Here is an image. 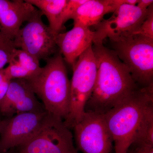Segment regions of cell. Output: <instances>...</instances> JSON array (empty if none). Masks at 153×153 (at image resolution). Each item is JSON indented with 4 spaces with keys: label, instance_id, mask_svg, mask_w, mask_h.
<instances>
[{
    "label": "cell",
    "instance_id": "cell-1",
    "mask_svg": "<svg viewBox=\"0 0 153 153\" xmlns=\"http://www.w3.org/2000/svg\"><path fill=\"white\" fill-rule=\"evenodd\" d=\"M92 47L97 62V72L85 111L103 115L140 87L113 50L103 44H93Z\"/></svg>",
    "mask_w": 153,
    "mask_h": 153
},
{
    "label": "cell",
    "instance_id": "cell-2",
    "mask_svg": "<svg viewBox=\"0 0 153 153\" xmlns=\"http://www.w3.org/2000/svg\"><path fill=\"white\" fill-rule=\"evenodd\" d=\"M153 106V85L139 88L103 114L115 153H126L148 110Z\"/></svg>",
    "mask_w": 153,
    "mask_h": 153
},
{
    "label": "cell",
    "instance_id": "cell-3",
    "mask_svg": "<svg viewBox=\"0 0 153 153\" xmlns=\"http://www.w3.org/2000/svg\"><path fill=\"white\" fill-rule=\"evenodd\" d=\"M46 61L40 72L27 80L46 111L64 121L69 112L70 95L65 61L58 51Z\"/></svg>",
    "mask_w": 153,
    "mask_h": 153
},
{
    "label": "cell",
    "instance_id": "cell-4",
    "mask_svg": "<svg viewBox=\"0 0 153 153\" xmlns=\"http://www.w3.org/2000/svg\"><path fill=\"white\" fill-rule=\"evenodd\" d=\"M92 46L80 55L72 66L69 112L64 121L65 125L70 129L81 120L85 114V105L95 85L97 64Z\"/></svg>",
    "mask_w": 153,
    "mask_h": 153
},
{
    "label": "cell",
    "instance_id": "cell-5",
    "mask_svg": "<svg viewBox=\"0 0 153 153\" xmlns=\"http://www.w3.org/2000/svg\"><path fill=\"white\" fill-rule=\"evenodd\" d=\"M111 43L114 51L138 86L153 85V39L133 35Z\"/></svg>",
    "mask_w": 153,
    "mask_h": 153
},
{
    "label": "cell",
    "instance_id": "cell-6",
    "mask_svg": "<svg viewBox=\"0 0 153 153\" xmlns=\"http://www.w3.org/2000/svg\"><path fill=\"white\" fill-rule=\"evenodd\" d=\"M43 14L37 9L19 30L13 40L14 46L28 52L40 61L47 60L58 52L57 36L42 20Z\"/></svg>",
    "mask_w": 153,
    "mask_h": 153
},
{
    "label": "cell",
    "instance_id": "cell-7",
    "mask_svg": "<svg viewBox=\"0 0 153 153\" xmlns=\"http://www.w3.org/2000/svg\"><path fill=\"white\" fill-rule=\"evenodd\" d=\"M19 148V153H68L75 149L70 129L62 119L51 114L38 132Z\"/></svg>",
    "mask_w": 153,
    "mask_h": 153
},
{
    "label": "cell",
    "instance_id": "cell-8",
    "mask_svg": "<svg viewBox=\"0 0 153 153\" xmlns=\"http://www.w3.org/2000/svg\"><path fill=\"white\" fill-rule=\"evenodd\" d=\"M147 10H142L137 5H122L110 18L103 19L95 26L93 44H103L107 38L114 42L134 35L146 19Z\"/></svg>",
    "mask_w": 153,
    "mask_h": 153
},
{
    "label": "cell",
    "instance_id": "cell-9",
    "mask_svg": "<svg viewBox=\"0 0 153 153\" xmlns=\"http://www.w3.org/2000/svg\"><path fill=\"white\" fill-rule=\"evenodd\" d=\"M78 150L82 153H111L113 141L103 115L85 112L73 128Z\"/></svg>",
    "mask_w": 153,
    "mask_h": 153
},
{
    "label": "cell",
    "instance_id": "cell-10",
    "mask_svg": "<svg viewBox=\"0 0 153 153\" xmlns=\"http://www.w3.org/2000/svg\"><path fill=\"white\" fill-rule=\"evenodd\" d=\"M49 115L47 111L22 113L0 123V153L25 144L38 132Z\"/></svg>",
    "mask_w": 153,
    "mask_h": 153
},
{
    "label": "cell",
    "instance_id": "cell-11",
    "mask_svg": "<svg viewBox=\"0 0 153 153\" xmlns=\"http://www.w3.org/2000/svg\"><path fill=\"white\" fill-rule=\"evenodd\" d=\"M46 111L37 99L28 80L12 79L5 97L0 104V112L10 117L25 112Z\"/></svg>",
    "mask_w": 153,
    "mask_h": 153
},
{
    "label": "cell",
    "instance_id": "cell-12",
    "mask_svg": "<svg viewBox=\"0 0 153 153\" xmlns=\"http://www.w3.org/2000/svg\"><path fill=\"white\" fill-rule=\"evenodd\" d=\"M37 10L26 0H0V32L13 41L22 24Z\"/></svg>",
    "mask_w": 153,
    "mask_h": 153
},
{
    "label": "cell",
    "instance_id": "cell-13",
    "mask_svg": "<svg viewBox=\"0 0 153 153\" xmlns=\"http://www.w3.org/2000/svg\"><path fill=\"white\" fill-rule=\"evenodd\" d=\"M94 36V31L79 25H74L68 32L58 34L56 44L64 61L73 66L80 55L93 44Z\"/></svg>",
    "mask_w": 153,
    "mask_h": 153
},
{
    "label": "cell",
    "instance_id": "cell-14",
    "mask_svg": "<svg viewBox=\"0 0 153 153\" xmlns=\"http://www.w3.org/2000/svg\"><path fill=\"white\" fill-rule=\"evenodd\" d=\"M124 0H87L75 12L72 19L74 25L89 28L96 26L107 14L113 13Z\"/></svg>",
    "mask_w": 153,
    "mask_h": 153
},
{
    "label": "cell",
    "instance_id": "cell-15",
    "mask_svg": "<svg viewBox=\"0 0 153 153\" xmlns=\"http://www.w3.org/2000/svg\"><path fill=\"white\" fill-rule=\"evenodd\" d=\"M38 8L43 15L47 17L49 28L55 35L61 33L63 29L62 14L67 0H26Z\"/></svg>",
    "mask_w": 153,
    "mask_h": 153
},
{
    "label": "cell",
    "instance_id": "cell-16",
    "mask_svg": "<svg viewBox=\"0 0 153 153\" xmlns=\"http://www.w3.org/2000/svg\"><path fill=\"white\" fill-rule=\"evenodd\" d=\"M10 60L18 63L29 74V79L38 74L42 68L37 58L22 49H14L11 54Z\"/></svg>",
    "mask_w": 153,
    "mask_h": 153
},
{
    "label": "cell",
    "instance_id": "cell-17",
    "mask_svg": "<svg viewBox=\"0 0 153 153\" xmlns=\"http://www.w3.org/2000/svg\"><path fill=\"white\" fill-rule=\"evenodd\" d=\"M132 144L153 146V106L148 110Z\"/></svg>",
    "mask_w": 153,
    "mask_h": 153
},
{
    "label": "cell",
    "instance_id": "cell-18",
    "mask_svg": "<svg viewBox=\"0 0 153 153\" xmlns=\"http://www.w3.org/2000/svg\"><path fill=\"white\" fill-rule=\"evenodd\" d=\"M134 35H139L153 39V4L148 8L146 17Z\"/></svg>",
    "mask_w": 153,
    "mask_h": 153
},
{
    "label": "cell",
    "instance_id": "cell-19",
    "mask_svg": "<svg viewBox=\"0 0 153 153\" xmlns=\"http://www.w3.org/2000/svg\"><path fill=\"white\" fill-rule=\"evenodd\" d=\"M87 0H67L62 14V22L63 25L69 19H72L75 12L80 6Z\"/></svg>",
    "mask_w": 153,
    "mask_h": 153
},
{
    "label": "cell",
    "instance_id": "cell-20",
    "mask_svg": "<svg viewBox=\"0 0 153 153\" xmlns=\"http://www.w3.org/2000/svg\"><path fill=\"white\" fill-rule=\"evenodd\" d=\"M11 80L6 76L4 69L0 71V104L5 97Z\"/></svg>",
    "mask_w": 153,
    "mask_h": 153
},
{
    "label": "cell",
    "instance_id": "cell-21",
    "mask_svg": "<svg viewBox=\"0 0 153 153\" xmlns=\"http://www.w3.org/2000/svg\"><path fill=\"white\" fill-rule=\"evenodd\" d=\"M126 153H153V146L132 144Z\"/></svg>",
    "mask_w": 153,
    "mask_h": 153
},
{
    "label": "cell",
    "instance_id": "cell-22",
    "mask_svg": "<svg viewBox=\"0 0 153 153\" xmlns=\"http://www.w3.org/2000/svg\"><path fill=\"white\" fill-rule=\"evenodd\" d=\"M0 49H4L12 52L16 49L14 46L13 41L8 39L0 32Z\"/></svg>",
    "mask_w": 153,
    "mask_h": 153
},
{
    "label": "cell",
    "instance_id": "cell-23",
    "mask_svg": "<svg viewBox=\"0 0 153 153\" xmlns=\"http://www.w3.org/2000/svg\"><path fill=\"white\" fill-rule=\"evenodd\" d=\"M12 52L0 49V71L4 69L7 64H9Z\"/></svg>",
    "mask_w": 153,
    "mask_h": 153
},
{
    "label": "cell",
    "instance_id": "cell-24",
    "mask_svg": "<svg viewBox=\"0 0 153 153\" xmlns=\"http://www.w3.org/2000/svg\"><path fill=\"white\" fill-rule=\"evenodd\" d=\"M153 4L152 0H139L138 3L137 4V6L142 10H147Z\"/></svg>",
    "mask_w": 153,
    "mask_h": 153
},
{
    "label": "cell",
    "instance_id": "cell-25",
    "mask_svg": "<svg viewBox=\"0 0 153 153\" xmlns=\"http://www.w3.org/2000/svg\"><path fill=\"white\" fill-rule=\"evenodd\" d=\"M78 153V152H77V149H74V150L71 151V152H69V153Z\"/></svg>",
    "mask_w": 153,
    "mask_h": 153
},
{
    "label": "cell",
    "instance_id": "cell-26",
    "mask_svg": "<svg viewBox=\"0 0 153 153\" xmlns=\"http://www.w3.org/2000/svg\"><path fill=\"white\" fill-rule=\"evenodd\" d=\"M5 153H15L14 152L12 151V149L8 151L7 152Z\"/></svg>",
    "mask_w": 153,
    "mask_h": 153
}]
</instances>
